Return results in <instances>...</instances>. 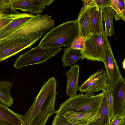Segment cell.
<instances>
[{
    "label": "cell",
    "mask_w": 125,
    "mask_h": 125,
    "mask_svg": "<svg viewBox=\"0 0 125 125\" xmlns=\"http://www.w3.org/2000/svg\"><path fill=\"white\" fill-rule=\"evenodd\" d=\"M56 86L54 77L44 83L34 103L23 115L24 125H45L49 118L57 113L55 109Z\"/></svg>",
    "instance_id": "6da1fadb"
},
{
    "label": "cell",
    "mask_w": 125,
    "mask_h": 125,
    "mask_svg": "<svg viewBox=\"0 0 125 125\" xmlns=\"http://www.w3.org/2000/svg\"><path fill=\"white\" fill-rule=\"evenodd\" d=\"M77 20L67 21L54 27L44 36L39 45L45 48L70 46L78 36Z\"/></svg>",
    "instance_id": "7a4b0ae2"
},
{
    "label": "cell",
    "mask_w": 125,
    "mask_h": 125,
    "mask_svg": "<svg viewBox=\"0 0 125 125\" xmlns=\"http://www.w3.org/2000/svg\"><path fill=\"white\" fill-rule=\"evenodd\" d=\"M103 94L102 93L96 95L93 92H89L70 97L59 106L56 115L68 111L97 113Z\"/></svg>",
    "instance_id": "3957f363"
},
{
    "label": "cell",
    "mask_w": 125,
    "mask_h": 125,
    "mask_svg": "<svg viewBox=\"0 0 125 125\" xmlns=\"http://www.w3.org/2000/svg\"><path fill=\"white\" fill-rule=\"evenodd\" d=\"M61 50V48H45L38 45L20 56L13 66L20 69L25 66L44 62Z\"/></svg>",
    "instance_id": "277c9868"
},
{
    "label": "cell",
    "mask_w": 125,
    "mask_h": 125,
    "mask_svg": "<svg viewBox=\"0 0 125 125\" xmlns=\"http://www.w3.org/2000/svg\"><path fill=\"white\" fill-rule=\"evenodd\" d=\"M38 40H27L21 35L0 39V62L30 47Z\"/></svg>",
    "instance_id": "5b68a950"
},
{
    "label": "cell",
    "mask_w": 125,
    "mask_h": 125,
    "mask_svg": "<svg viewBox=\"0 0 125 125\" xmlns=\"http://www.w3.org/2000/svg\"><path fill=\"white\" fill-rule=\"evenodd\" d=\"M105 33L91 35L85 40L84 50L81 51V60L102 61L104 54Z\"/></svg>",
    "instance_id": "8992f818"
},
{
    "label": "cell",
    "mask_w": 125,
    "mask_h": 125,
    "mask_svg": "<svg viewBox=\"0 0 125 125\" xmlns=\"http://www.w3.org/2000/svg\"><path fill=\"white\" fill-rule=\"evenodd\" d=\"M102 62L104 65L107 83L110 88L112 89L122 77L106 33L104 51Z\"/></svg>",
    "instance_id": "52a82bcc"
},
{
    "label": "cell",
    "mask_w": 125,
    "mask_h": 125,
    "mask_svg": "<svg viewBox=\"0 0 125 125\" xmlns=\"http://www.w3.org/2000/svg\"><path fill=\"white\" fill-rule=\"evenodd\" d=\"M55 0H10L9 8L13 11L18 9L32 14H39Z\"/></svg>",
    "instance_id": "ba28073f"
},
{
    "label": "cell",
    "mask_w": 125,
    "mask_h": 125,
    "mask_svg": "<svg viewBox=\"0 0 125 125\" xmlns=\"http://www.w3.org/2000/svg\"><path fill=\"white\" fill-rule=\"evenodd\" d=\"M107 83L105 71L102 69L93 73L79 86L78 90L82 94L103 91L105 90Z\"/></svg>",
    "instance_id": "9c48e42d"
},
{
    "label": "cell",
    "mask_w": 125,
    "mask_h": 125,
    "mask_svg": "<svg viewBox=\"0 0 125 125\" xmlns=\"http://www.w3.org/2000/svg\"><path fill=\"white\" fill-rule=\"evenodd\" d=\"M112 91L113 100V117L125 115V77H122L112 89Z\"/></svg>",
    "instance_id": "30bf717a"
},
{
    "label": "cell",
    "mask_w": 125,
    "mask_h": 125,
    "mask_svg": "<svg viewBox=\"0 0 125 125\" xmlns=\"http://www.w3.org/2000/svg\"><path fill=\"white\" fill-rule=\"evenodd\" d=\"M60 115H62L69 121L80 125H91L100 117L98 114L94 112L68 111Z\"/></svg>",
    "instance_id": "8fae6325"
},
{
    "label": "cell",
    "mask_w": 125,
    "mask_h": 125,
    "mask_svg": "<svg viewBox=\"0 0 125 125\" xmlns=\"http://www.w3.org/2000/svg\"><path fill=\"white\" fill-rule=\"evenodd\" d=\"M80 68L79 65L74 64L65 73L67 78L66 94L70 97L76 95L78 90Z\"/></svg>",
    "instance_id": "7c38bea8"
},
{
    "label": "cell",
    "mask_w": 125,
    "mask_h": 125,
    "mask_svg": "<svg viewBox=\"0 0 125 125\" xmlns=\"http://www.w3.org/2000/svg\"><path fill=\"white\" fill-rule=\"evenodd\" d=\"M0 125H24L23 115L0 103Z\"/></svg>",
    "instance_id": "4fadbf2b"
},
{
    "label": "cell",
    "mask_w": 125,
    "mask_h": 125,
    "mask_svg": "<svg viewBox=\"0 0 125 125\" xmlns=\"http://www.w3.org/2000/svg\"><path fill=\"white\" fill-rule=\"evenodd\" d=\"M90 25L88 37L91 35L103 32L102 10L96 6L90 7Z\"/></svg>",
    "instance_id": "5bb4252c"
},
{
    "label": "cell",
    "mask_w": 125,
    "mask_h": 125,
    "mask_svg": "<svg viewBox=\"0 0 125 125\" xmlns=\"http://www.w3.org/2000/svg\"><path fill=\"white\" fill-rule=\"evenodd\" d=\"M35 16L32 14L26 13L23 16L15 19L0 30V40L8 37Z\"/></svg>",
    "instance_id": "9a60e30c"
},
{
    "label": "cell",
    "mask_w": 125,
    "mask_h": 125,
    "mask_svg": "<svg viewBox=\"0 0 125 125\" xmlns=\"http://www.w3.org/2000/svg\"><path fill=\"white\" fill-rule=\"evenodd\" d=\"M90 7L83 4L77 19L79 28V36L83 37L85 40L89 36L90 21Z\"/></svg>",
    "instance_id": "2e32d148"
},
{
    "label": "cell",
    "mask_w": 125,
    "mask_h": 125,
    "mask_svg": "<svg viewBox=\"0 0 125 125\" xmlns=\"http://www.w3.org/2000/svg\"><path fill=\"white\" fill-rule=\"evenodd\" d=\"M102 98L97 113L100 117L91 125H110L106 94L105 90L102 91Z\"/></svg>",
    "instance_id": "e0dca14e"
},
{
    "label": "cell",
    "mask_w": 125,
    "mask_h": 125,
    "mask_svg": "<svg viewBox=\"0 0 125 125\" xmlns=\"http://www.w3.org/2000/svg\"><path fill=\"white\" fill-rule=\"evenodd\" d=\"M12 87L10 81H0V102L8 107L13 104L14 99L10 94Z\"/></svg>",
    "instance_id": "ac0fdd59"
},
{
    "label": "cell",
    "mask_w": 125,
    "mask_h": 125,
    "mask_svg": "<svg viewBox=\"0 0 125 125\" xmlns=\"http://www.w3.org/2000/svg\"><path fill=\"white\" fill-rule=\"evenodd\" d=\"M82 54L81 51L77 50L68 46L63 50V54L62 56V65L64 67L71 66L79 59H81Z\"/></svg>",
    "instance_id": "d6986e66"
},
{
    "label": "cell",
    "mask_w": 125,
    "mask_h": 125,
    "mask_svg": "<svg viewBox=\"0 0 125 125\" xmlns=\"http://www.w3.org/2000/svg\"><path fill=\"white\" fill-rule=\"evenodd\" d=\"M115 12L112 8L107 6L102 10V17L104 22L105 30L107 36H111L114 33L113 19Z\"/></svg>",
    "instance_id": "ffe728a7"
},
{
    "label": "cell",
    "mask_w": 125,
    "mask_h": 125,
    "mask_svg": "<svg viewBox=\"0 0 125 125\" xmlns=\"http://www.w3.org/2000/svg\"><path fill=\"white\" fill-rule=\"evenodd\" d=\"M26 13L18 12L10 14H3L0 18V30L9 24L15 19L24 15Z\"/></svg>",
    "instance_id": "44dd1931"
},
{
    "label": "cell",
    "mask_w": 125,
    "mask_h": 125,
    "mask_svg": "<svg viewBox=\"0 0 125 125\" xmlns=\"http://www.w3.org/2000/svg\"><path fill=\"white\" fill-rule=\"evenodd\" d=\"M105 91L106 94L109 116L111 120L114 116L113 100L112 89L110 88L107 83Z\"/></svg>",
    "instance_id": "7402d4cb"
},
{
    "label": "cell",
    "mask_w": 125,
    "mask_h": 125,
    "mask_svg": "<svg viewBox=\"0 0 125 125\" xmlns=\"http://www.w3.org/2000/svg\"><path fill=\"white\" fill-rule=\"evenodd\" d=\"M52 125H80L68 121L62 115H56L52 122Z\"/></svg>",
    "instance_id": "603a6c76"
},
{
    "label": "cell",
    "mask_w": 125,
    "mask_h": 125,
    "mask_svg": "<svg viewBox=\"0 0 125 125\" xmlns=\"http://www.w3.org/2000/svg\"><path fill=\"white\" fill-rule=\"evenodd\" d=\"M85 40L83 37L78 36L70 45L72 48L82 51L85 48Z\"/></svg>",
    "instance_id": "cb8c5ba5"
},
{
    "label": "cell",
    "mask_w": 125,
    "mask_h": 125,
    "mask_svg": "<svg viewBox=\"0 0 125 125\" xmlns=\"http://www.w3.org/2000/svg\"><path fill=\"white\" fill-rule=\"evenodd\" d=\"M125 115L121 116L114 117L110 120V125H120L124 119Z\"/></svg>",
    "instance_id": "d4e9b609"
},
{
    "label": "cell",
    "mask_w": 125,
    "mask_h": 125,
    "mask_svg": "<svg viewBox=\"0 0 125 125\" xmlns=\"http://www.w3.org/2000/svg\"><path fill=\"white\" fill-rule=\"evenodd\" d=\"M111 0H95L96 6L102 10L106 7L109 6Z\"/></svg>",
    "instance_id": "484cf974"
},
{
    "label": "cell",
    "mask_w": 125,
    "mask_h": 125,
    "mask_svg": "<svg viewBox=\"0 0 125 125\" xmlns=\"http://www.w3.org/2000/svg\"><path fill=\"white\" fill-rule=\"evenodd\" d=\"M83 5L89 7H92L96 6L95 0H82Z\"/></svg>",
    "instance_id": "4316f807"
},
{
    "label": "cell",
    "mask_w": 125,
    "mask_h": 125,
    "mask_svg": "<svg viewBox=\"0 0 125 125\" xmlns=\"http://www.w3.org/2000/svg\"><path fill=\"white\" fill-rule=\"evenodd\" d=\"M118 8L121 12L125 13V0H118Z\"/></svg>",
    "instance_id": "83f0119b"
},
{
    "label": "cell",
    "mask_w": 125,
    "mask_h": 125,
    "mask_svg": "<svg viewBox=\"0 0 125 125\" xmlns=\"http://www.w3.org/2000/svg\"><path fill=\"white\" fill-rule=\"evenodd\" d=\"M109 6L115 10L116 12L115 14L119 15L121 13L120 10L118 7L114 3L112 0H111Z\"/></svg>",
    "instance_id": "f1b7e54d"
},
{
    "label": "cell",
    "mask_w": 125,
    "mask_h": 125,
    "mask_svg": "<svg viewBox=\"0 0 125 125\" xmlns=\"http://www.w3.org/2000/svg\"><path fill=\"white\" fill-rule=\"evenodd\" d=\"M10 0H0V6H9Z\"/></svg>",
    "instance_id": "f546056e"
},
{
    "label": "cell",
    "mask_w": 125,
    "mask_h": 125,
    "mask_svg": "<svg viewBox=\"0 0 125 125\" xmlns=\"http://www.w3.org/2000/svg\"><path fill=\"white\" fill-rule=\"evenodd\" d=\"M9 6H0V12L3 13L9 8Z\"/></svg>",
    "instance_id": "4dcf8cb0"
},
{
    "label": "cell",
    "mask_w": 125,
    "mask_h": 125,
    "mask_svg": "<svg viewBox=\"0 0 125 125\" xmlns=\"http://www.w3.org/2000/svg\"><path fill=\"white\" fill-rule=\"evenodd\" d=\"M112 0L117 6L118 7V0Z\"/></svg>",
    "instance_id": "1f68e13d"
},
{
    "label": "cell",
    "mask_w": 125,
    "mask_h": 125,
    "mask_svg": "<svg viewBox=\"0 0 125 125\" xmlns=\"http://www.w3.org/2000/svg\"><path fill=\"white\" fill-rule=\"evenodd\" d=\"M122 65L123 66V68L124 69H125V59H124V60L122 62Z\"/></svg>",
    "instance_id": "d6a6232c"
},
{
    "label": "cell",
    "mask_w": 125,
    "mask_h": 125,
    "mask_svg": "<svg viewBox=\"0 0 125 125\" xmlns=\"http://www.w3.org/2000/svg\"><path fill=\"white\" fill-rule=\"evenodd\" d=\"M125 119H124L122 123L120 125H125Z\"/></svg>",
    "instance_id": "836d02e7"
},
{
    "label": "cell",
    "mask_w": 125,
    "mask_h": 125,
    "mask_svg": "<svg viewBox=\"0 0 125 125\" xmlns=\"http://www.w3.org/2000/svg\"><path fill=\"white\" fill-rule=\"evenodd\" d=\"M3 14V12H0V18L1 16Z\"/></svg>",
    "instance_id": "e575fe53"
}]
</instances>
